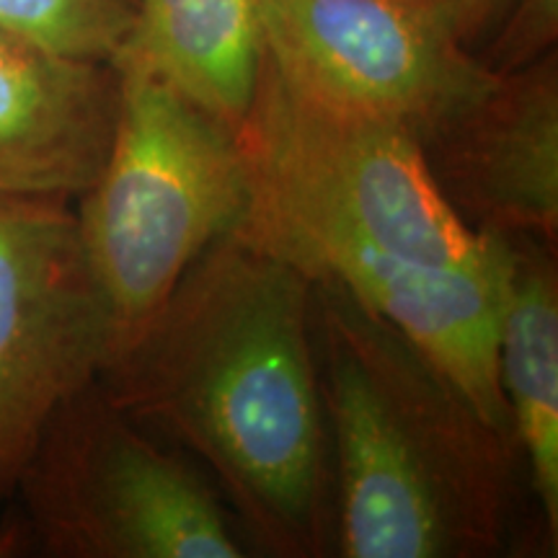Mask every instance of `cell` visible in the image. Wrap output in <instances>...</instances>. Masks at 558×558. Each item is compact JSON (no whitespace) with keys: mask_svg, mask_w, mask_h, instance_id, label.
Returning <instances> with one entry per match:
<instances>
[{"mask_svg":"<svg viewBox=\"0 0 558 558\" xmlns=\"http://www.w3.org/2000/svg\"><path fill=\"white\" fill-rule=\"evenodd\" d=\"M313 282L230 233L99 383L117 407L205 463L248 548H333V469L311 326Z\"/></svg>","mask_w":558,"mask_h":558,"instance_id":"6da1fadb","label":"cell"},{"mask_svg":"<svg viewBox=\"0 0 558 558\" xmlns=\"http://www.w3.org/2000/svg\"><path fill=\"white\" fill-rule=\"evenodd\" d=\"M344 558H492L512 535L518 445L399 331L311 279Z\"/></svg>","mask_w":558,"mask_h":558,"instance_id":"7a4b0ae2","label":"cell"},{"mask_svg":"<svg viewBox=\"0 0 558 558\" xmlns=\"http://www.w3.org/2000/svg\"><path fill=\"white\" fill-rule=\"evenodd\" d=\"M111 65L109 153L73 209L109 318L107 365L156 318L199 256L239 228L251 199L230 124L137 62Z\"/></svg>","mask_w":558,"mask_h":558,"instance_id":"3957f363","label":"cell"},{"mask_svg":"<svg viewBox=\"0 0 558 558\" xmlns=\"http://www.w3.org/2000/svg\"><path fill=\"white\" fill-rule=\"evenodd\" d=\"M235 135L251 186L246 215L333 230L432 267L499 259L505 239L460 218L414 132L318 99L269 50Z\"/></svg>","mask_w":558,"mask_h":558,"instance_id":"277c9868","label":"cell"},{"mask_svg":"<svg viewBox=\"0 0 558 558\" xmlns=\"http://www.w3.org/2000/svg\"><path fill=\"white\" fill-rule=\"evenodd\" d=\"M0 548L52 558H243L248 541L207 476L111 401L99 378L62 403L21 473Z\"/></svg>","mask_w":558,"mask_h":558,"instance_id":"5b68a950","label":"cell"},{"mask_svg":"<svg viewBox=\"0 0 558 558\" xmlns=\"http://www.w3.org/2000/svg\"><path fill=\"white\" fill-rule=\"evenodd\" d=\"M109 352L107 308L70 202L0 199V505Z\"/></svg>","mask_w":558,"mask_h":558,"instance_id":"8992f818","label":"cell"},{"mask_svg":"<svg viewBox=\"0 0 558 558\" xmlns=\"http://www.w3.org/2000/svg\"><path fill=\"white\" fill-rule=\"evenodd\" d=\"M264 24L292 81L333 107L401 124L418 143L497 78L437 0H264Z\"/></svg>","mask_w":558,"mask_h":558,"instance_id":"52a82bcc","label":"cell"},{"mask_svg":"<svg viewBox=\"0 0 558 558\" xmlns=\"http://www.w3.org/2000/svg\"><path fill=\"white\" fill-rule=\"evenodd\" d=\"M233 233L282 256L308 279L349 292L429 360L494 429L512 435L497 373L507 243L488 267L458 269L401 259L333 230L256 215H246Z\"/></svg>","mask_w":558,"mask_h":558,"instance_id":"ba28073f","label":"cell"},{"mask_svg":"<svg viewBox=\"0 0 558 558\" xmlns=\"http://www.w3.org/2000/svg\"><path fill=\"white\" fill-rule=\"evenodd\" d=\"M437 186L481 233L558 235L556 52L497 75L476 101L422 140Z\"/></svg>","mask_w":558,"mask_h":558,"instance_id":"9c48e42d","label":"cell"},{"mask_svg":"<svg viewBox=\"0 0 558 558\" xmlns=\"http://www.w3.org/2000/svg\"><path fill=\"white\" fill-rule=\"evenodd\" d=\"M114 120V65L0 29V199H78L107 158Z\"/></svg>","mask_w":558,"mask_h":558,"instance_id":"30bf717a","label":"cell"},{"mask_svg":"<svg viewBox=\"0 0 558 558\" xmlns=\"http://www.w3.org/2000/svg\"><path fill=\"white\" fill-rule=\"evenodd\" d=\"M497 329L499 388L550 546L558 533V275L554 246L505 239Z\"/></svg>","mask_w":558,"mask_h":558,"instance_id":"8fae6325","label":"cell"},{"mask_svg":"<svg viewBox=\"0 0 558 558\" xmlns=\"http://www.w3.org/2000/svg\"><path fill=\"white\" fill-rule=\"evenodd\" d=\"M264 54V0H135L130 34L111 62H137L239 130Z\"/></svg>","mask_w":558,"mask_h":558,"instance_id":"7c38bea8","label":"cell"},{"mask_svg":"<svg viewBox=\"0 0 558 558\" xmlns=\"http://www.w3.org/2000/svg\"><path fill=\"white\" fill-rule=\"evenodd\" d=\"M132 19L135 0H0V29L65 58L109 65Z\"/></svg>","mask_w":558,"mask_h":558,"instance_id":"4fadbf2b","label":"cell"},{"mask_svg":"<svg viewBox=\"0 0 558 558\" xmlns=\"http://www.w3.org/2000/svg\"><path fill=\"white\" fill-rule=\"evenodd\" d=\"M558 0H512L494 26L492 45L476 58L497 75L514 73L556 52Z\"/></svg>","mask_w":558,"mask_h":558,"instance_id":"5bb4252c","label":"cell"},{"mask_svg":"<svg viewBox=\"0 0 558 558\" xmlns=\"http://www.w3.org/2000/svg\"><path fill=\"white\" fill-rule=\"evenodd\" d=\"M452 34L473 52L486 34L494 32L512 0H437Z\"/></svg>","mask_w":558,"mask_h":558,"instance_id":"9a60e30c","label":"cell"}]
</instances>
